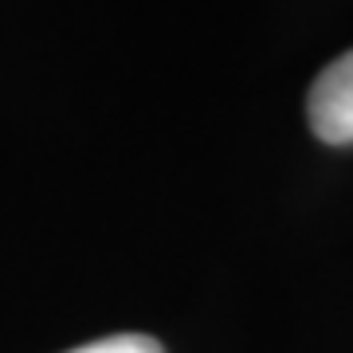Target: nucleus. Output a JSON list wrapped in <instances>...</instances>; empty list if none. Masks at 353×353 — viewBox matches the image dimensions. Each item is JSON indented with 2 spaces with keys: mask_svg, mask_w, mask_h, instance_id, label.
<instances>
[{
  "mask_svg": "<svg viewBox=\"0 0 353 353\" xmlns=\"http://www.w3.org/2000/svg\"><path fill=\"white\" fill-rule=\"evenodd\" d=\"M67 353H165L161 345L145 334H114V338H99L90 345H79V350H67Z\"/></svg>",
  "mask_w": 353,
  "mask_h": 353,
  "instance_id": "2",
  "label": "nucleus"
},
{
  "mask_svg": "<svg viewBox=\"0 0 353 353\" xmlns=\"http://www.w3.org/2000/svg\"><path fill=\"white\" fill-rule=\"evenodd\" d=\"M310 130L330 145H353V51L322 67L306 99Z\"/></svg>",
  "mask_w": 353,
  "mask_h": 353,
  "instance_id": "1",
  "label": "nucleus"
}]
</instances>
